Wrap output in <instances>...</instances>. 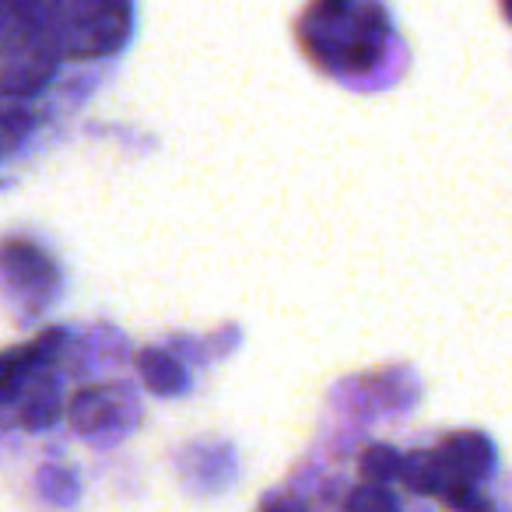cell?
<instances>
[{
    "mask_svg": "<svg viewBox=\"0 0 512 512\" xmlns=\"http://www.w3.org/2000/svg\"><path fill=\"white\" fill-rule=\"evenodd\" d=\"M299 39L316 67L351 78L383 60L390 18L379 0H309Z\"/></svg>",
    "mask_w": 512,
    "mask_h": 512,
    "instance_id": "cell-1",
    "label": "cell"
},
{
    "mask_svg": "<svg viewBox=\"0 0 512 512\" xmlns=\"http://www.w3.org/2000/svg\"><path fill=\"white\" fill-rule=\"evenodd\" d=\"M64 0H0V99L36 95L60 57Z\"/></svg>",
    "mask_w": 512,
    "mask_h": 512,
    "instance_id": "cell-2",
    "label": "cell"
},
{
    "mask_svg": "<svg viewBox=\"0 0 512 512\" xmlns=\"http://www.w3.org/2000/svg\"><path fill=\"white\" fill-rule=\"evenodd\" d=\"M64 334H43L25 348L0 355V407L25 428H46L57 418V379L53 358L60 355Z\"/></svg>",
    "mask_w": 512,
    "mask_h": 512,
    "instance_id": "cell-3",
    "label": "cell"
},
{
    "mask_svg": "<svg viewBox=\"0 0 512 512\" xmlns=\"http://www.w3.org/2000/svg\"><path fill=\"white\" fill-rule=\"evenodd\" d=\"M134 29V0H64L60 50L67 60H99L116 53Z\"/></svg>",
    "mask_w": 512,
    "mask_h": 512,
    "instance_id": "cell-4",
    "label": "cell"
},
{
    "mask_svg": "<svg viewBox=\"0 0 512 512\" xmlns=\"http://www.w3.org/2000/svg\"><path fill=\"white\" fill-rule=\"evenodd\" d=\"M109 400H106V393L102 390H85V393H78L74 397V404H71V421L81 428V432H92V428H99L102 421H106V414H109Z\"/></svg>",
    "mask_w": 512,
    "mask_h": 512,
    "instance_id": "cell-5",
    "label": "cell"
},
{
    "mask_svg": "<svg viewBox=\"0 0 512 512\" xmlns=\"http://www.w3.org/2000/svg\"><path fill=\"white\" fill-rule=\"evenodd\" d=\"M400 467H404V460L386 446H372L362 456V474L369 484H386L390 477H400Z\"/></svg>",
    "mask_w": 512,
    "mask_h": 512,
    "instance_id": "cell-6",
    "label": "cell"
},
{
    "mask_svg": "<svg viewBox=\"0 0 512 512\" xmlns=\"http://www.w3.org/2000/svg\"><path fill=\"white\" fill-rule=\"evenodd\" d=\"M344 512H397V498L383 484H365V488L351 491Z\"/></svg>",
    "mask_w": 512,
    "mask_h": 512,
    "instance_id": "cell-7",
    "label": "cell"
},
{
    "mask_svg": "<svg viewBox=\"0 0 512 512\" xmlns=\"http://www.w3.org/2000/svg\"><path fill=\"white\" fill-rule=\"evenodd\" d=\"M29 130V116L18 106H0V155H8Z\"/></svg>",
    "mask_w": 512,
    "mask_h": 512,
    "instance_id": "cell-8",
    "label": "cell"
},
{
    "mask_svg": "<svg viewBox=\"0 0 512 512\" xmlns=\"http://www.w3.org/2000/svg\"><path fill=\"white\" fill-rule=\"evenodd\" d=\"M155 362H158V369H155V372L144 369V383H148L155 393H172V390H179V365L172 362V358H162V355H155Z\"/></svg>",
    "mask_w": 512,
    "mask_h": 512,
    "instance_id": "cell-9",
    "label": "cell"
},
{
    "mask_svg": "<svg viewBox=\"0 0 512 512\" xmlns=\"http://www.w3.org/2000/svg\"><path fill=\"white\" fill-rule=\"evenodd\" d=\"M260 512H299L295 505H288V502H271V505H264Z\"/></svg>",
    "mask_w": 512,
    "mask_h": 512,
    "instance_id": "cell-10",
    "label": "cell"
},
{
    "mask_svg": "<svg viewBox=\"0 0 512 512\" xmlns=\"http://www.w3.org/2000/svg\"><path fill=\"white\" fill-rule=\"evenodd\" d=\"M502 4H505V11H509V18H512V0H502Z\"/></svg>",
    "mask_w": 512,
    "mask_h": 512,
    "instance_id": "cell-11",
    "label": "cell"
}]
</instances>
